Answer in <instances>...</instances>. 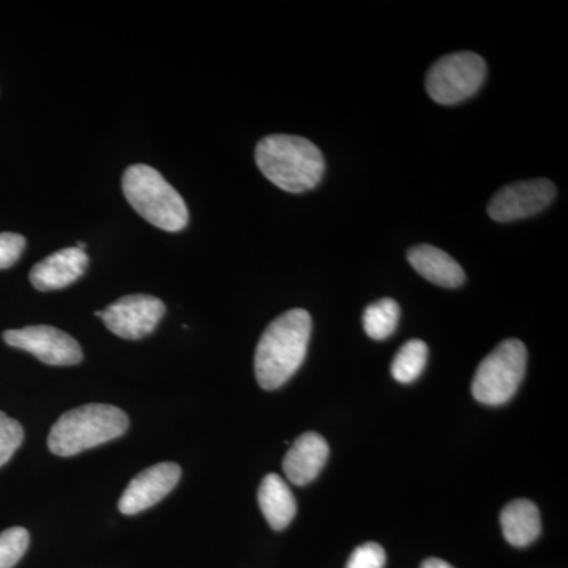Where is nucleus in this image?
Returning a JSON list of instances; mask_svg holds the SVG:
<instances>
[{
  "mask_svg": "<svg viewBox=\"0 0 568 568\" xmlns=\"http://www.w3.org/2000/svg\"><path fill=\"white\" fill-rule=\"evenodd\" d=\"M500 526L508 544L517 548L528 547L540 536V511L532 500H511L500 514Z\"/></svg>",
  "mask_w": 568,
  "mask_h": 568,
  "instance_id": "nucleus-15",
  "label": "nucleus"
},
{
  "mask_svg": "<svg viewBox=\"0 0 568 568\" xmlns=\"http://www.w3.org/2000/svg\"><path fill=\"white\" fill-rule=\"evenodd\" d=\"M3 342L17 349L28 351L47 365H78L82 361L77 339L51 325H29L20 331H7Z\"/></svg>",
  "mask_w": 568,
  "mask_h": 568,
  "instance_id": "nucleus-8",
  "label": "nucleus"
},
{
  "mask_svg": "<svg viewBox=\"0 0 568 568\" xmlns=\"http://www.w3.org/2000/svg\"><path fill=\"white\" fill-rule=\"evenodd\" d=\"M26 248V239L20 234H0V268H9L18 263Z\"/></svg>",
  "mask_w": 568,
  "mask_h": 568,
  "instance_id": "nucleus-21",
  "label": "nucleus"
},
{
  "mask_svg": "<svg viewBox=\"0 0 568 568\" xmlns=\"http://www.w3.org/2000/svg\"><path fill=\"white\" fill-rule=\"evenodd\" d=\"M487 65L474 52L444 55L428 71L426 91L439 104H457L469 99L484 84Z\"/></svg>",
  "mask_w": 568,
  "mask_h": 568,
  "instance_id": "nucleus-6",
  "label": "nucleus"
},
{
  "mask_svg": "<svg viewBox=\"0 0 568 568\" xmlns=\"http://www.w3.org/2000/svg\"><path fill=\"white\" fill-rule=\"evenodd\" d=\"M407 260L418 274L437 286L459 287L465 283L466 276L462 265L436 246H414L407 253Z\"/></svg>",
  "mask_w": 568,
  "mask_h": 568,
  "instance_id": "nucleus-13",
  "label": "nucleus"
},
{
  "mask_svg": "<svg viewBox=\"0 0 568 568\" xmlns=\"http://www.w3.org/2000/svg\"><path fill=\"white\" fill-rule=\"evenodd\" d=\"M256 164L261 173L287 193L315 189L323 179V153L305 138L271 134L256 145Z\"/></svg>",
  "mask_w": 568,
  "mask_h": 568,
  "instance_id": "nucleus-2",
  "label": "nucleus"
},
{
  "mask_svg": "<svg viewBox=\"0 0 568 568\" xmlns=\"http://www.w3.org/2000/svg\"><path fill=\"white\" fill-rule=\"evenodd\" d=\"M257 503L268 526L275 530L286 529L297 514V503L293 491L278 474H267L261 481Z\"/></svg>",
  "mask_w": 568,
  "mask_h": 568,
  "instance_id": "nucleus-14",
  "label": "nucleus"
},
{
  "mask_svg": "<svg viewBox=\"0 0 568 568\" xmlns=\"http://www.w3.org/2000/svg\"><path fill=\"white\" fill-rule=\"evenodd\" d=\"M428 361V346L422 339H410L396 353L392 362V376L398 383L410 384L424 373Z\"/></svg>",
  "mask_w": 568,
  "mask_h": 568,
  "instance_id": "nucleus-16",
  "label": "nucleus"
},
{
  "mask_svg": "<svg viewBox=\"0 0 568 568\" xmlns=\"http://www.w3.org/2000/svg\"><path fill=\"white\" fill-rule=\"evenodd\" d=\"M310 336L312 316L302 308L290 310L268 324L254 354V373L261 387L275 390L295 375L304 364Z\"/></svg>",
  "mask_w": 568,
  "mask_h": 568,
  "instance_id": "nucleus-1",
  "label": "nucleus"
},
{
  "mask_svg": "<svg viewBox=\"0 0 568 568\" xmlns=\"http://www.w3.org/2000/svg\"><path fill=\"white\" fill-rule=\"evenodd\" d=\"M528 351L519 339H506L478 365L473 395L481 405H506L525 379Z\"/></svg>",
  "mask_w": 568,
  "mask_h": 568,
  "instance_id": "nucleus-5",
  "label": "nucleus"
},
{
  "mask_svg": "<svg viewBox=\"0 0 568 568\" xmlns=\"http://www.w3.org/2000/svg\"><path fill=\"white\" fill-rule=\"evenodd\" d=\"M122 190L145 222L178 233L189 223V209L178 190L159 171L148 164H133L125 171Z\"/></svg>",
  "mask_w": 568,
  "mask_h": 568,
  "instance_id": "nucleus-4",
  "label": "nucleus"
},
{
  "mask_svg": "<svg viewBox=\"0 0 568 568\" xmlns=\"http://www.w3.org/2000/svg\"><path fill=\"white\" fill-rule=\"evenodd\" d=\"M555 196V183L547 179L510 183L495 194L488 213L495 222H517L547 209Z\"/></svg>",
  "mask_w": 568,
  "mask_h": 568,
  "instance_id": "nucleus-9",
  "label": "nucleus"
},
{
  "mask_svg": "<svg viewBox=\"0 0 568 568\" xmlns=\"http://www.w3.org/2000/svg\"><path fill=\"white\" fill-rule=\"evenodd\" d=\"M166 306L153 295L133 294L119 298L118 302L97 312L104 325L118 336L125 339H141L151 335L164 316Z\"/></svg>",
  "mask_w": 568,
  "mask_h": 568,
  "instance_id": "nucleus-7",
  "label": "nucleus"
},
{
  "mask_svg": "<svg viewBox=\"0 0 568 568\" xmlns=\"http://www.w3.org/2000/svg\"><path fill=\"white\" fill-rule=\"evenodd\" d=\"M399 305L394 298H381L364 313V328L366 335L373 339H386L398 327Z\"/></svg>",
  "mask_w": 568,
  "mask_h": 568,
  "instance_id": "nucleus-17",
  "label": "nucleus"
},
{
  "mask_svg": "<svg viewBox=\"0 0 568 568\" xmlns=\"http://www.w3.org/2000/svg\"><path fill=\"white\" fill-rule=\"evenodd\" d=\"M24 440V429L0 410V467L7 465Z\"/></svg>",
  "mask_w": 568,
  "mask_h": 568,
  "instance_id": "nucleus-19",
  "label": "nucleus"
},
{
  "mask_svg": "<svg viewBox=\"0 0 568 568\" xmlns=\"http://www.w3.org/2000/svg\"><path fill=\"white\" fill-rule=\"evenodd\" d=\"M89 265V256L77 246L59 250L47 260L33 265L31 283L39 291H58L70 286L84 275Z\"/></svg>",
  "mask_w": 568,
  "mask_h": 568,
  "instance_id": "nucleus-12",
  "label": "nucleus"
},
{
  "mask_svg": "<svg viewBox=\"0 0 568 568\" xmlns=\"http://www.w3.org/2000/svg\"><path fill=\"white\" fill-rule=\"evenodd\" d=\"M181 476V466L175 463H160L142 470L123 491L119 510L123 515H136L148 510L173 491Z\"/></svg>",
  "mask_w": 568,
  "mask_h": 568,
  "instance_id": "nucleus-10",
  "label": "nucleus"
},
{
  "mask_svg": "<svg viewBox=\"0 0 568 568\" xmlns=\"http://www.w3.org/2000/svg\"><path fill=\"white\" fill-rule=\"evenodd\" d=\"M31 544L24 528H10L0 534V568H13L22 559Z\"/></svg>",
  "mask_w": 568,
  "mask_h": 568,
  "instance_id": "nucleus-18",
  "label": "nucleus"
},
{
  "mask_svg": "<svg viewBox=\"0 0 568 568\" xmlns=\"http://www.w3.org/2000/svg\"><path fill=\"white\" fill-rule=\"evenodd\" d=\"M129 417L111 405H85L63 414L51 428L48 447L58 457H73L125 435Z\"/></svg>",
  "mask_w": 568,
  "mask_h": 568,
  "instance_id": "nucleus-3",
  "label": "nucleus"
},
{
  "mask_svg": "<svg viewBox=\"0 0 568 568\" xmlns=\"http://www.w3.org/2000/svg\"><path fill=\"white\" fill-rule=\"evenodd\" d=\"M327 459V440L317 433H304L294 440L283 459L284 476L291 484L305 487L320 476Z\"/></svg>",
  "mask_w": 568,
  "mask_h": 568,
  "instance_id": "nucleus-11",
  "label": "nucleus"
},
{
  "mask_svg": "<svg viewBox=\"0 0 568 568\" xmlns=\"http://www.w3.org/2000/svg\"><path fill=\"white\" fill-rule=\"evenodd\" d=\"M77 248H80V250H82V252H84V250H85V244H84V242H78V244H77Z\"/></svg>",
  "mask_w": 568,
  "mask_h": 568,
  "instance_id": "nucleus-23",
  "label": "nucleus"
},
{
  "mask_svg": "<svg viewBox=\"0 0 568 568\" xmlns=\"http://www.w3.org/2000/svg\"><path fill=\"white\" fill-rule=\"evenodd\" d=\"M420 568H455V567H452L450 564L446 562V560L432 558V559L424 560V564H422Z\"/></svg>",
  "mask_w": 568,
  "mask_h": 568,
  "instance_id": "nucleus-22",
  "label": "nucleus"
},
{
  "mask_svg": "<svg viewBox=\"0 0 568 568\" xmlns=\"http://www.w3.org/2000/svg\"><path fill=\"white\" fill-rule=\"evenodd\" d=\"M386 562L387 556L384 548L375 541H368L354 549L346 568H384Z\"/></svg>",
  "mask_w": 568,
  "mask_h": 568,
  "instance_id": "nucleus-20",
  "label": "nucleus"
}]
</instances>
